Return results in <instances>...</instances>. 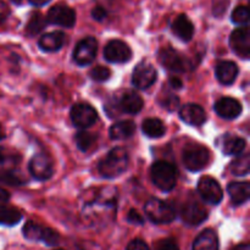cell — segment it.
<instances>
[{
    "instance_id": "obj_1",
    "label": "cell",
    "mask_w": 250,
    "mask_h": 250,
    "mask_svg": "<svg viewBox=\"0 0 250 250\" xmlns=\"http://www.w3.org/2000/svg\"><path fill=\"white\" fill-rule=\"evenodd\" d=\"M128 166V153L124 148H115L99 164V172L105 178H115Z\"/></svg>"
},
{
    "instance_id": "obj_2",
    "label": "cell",
    "mask_w": 250,
    "mask_h": 250,
    "mask_svg": "<svg viewBox=\"0 0 250 250\" xmlns=\"http://www.w3.org/2000/svg\"><path fill=\"white\" fill-rule=\"evenodd\" d=\"M151 181L163 192H170L175 188L177 180V170L168 161H155L150 170Z\"/></svg>"
},
{
    "instance_id": "obj_3",
    "label": "cell",
    "mask_w": 250,
    "mask_h": 250,
    "mask_svg": "<svg viewBox=\"0 0 250 250\" xmlns=\"http://www.w3.org/2000/svg\"><path fill=\"white\" fill-rule=\"evenodd\" d=\"M144 212L151 222L158 225L170 224L175 220L176 210L165 200L151 198L144 205Z\"/></svg>"
},
{
    "instance_id": "obj_4",
    "label": "cell",
    "mask_w": 250,
    "mask_h": 250,
    "mask_svg": "<svg viewBox=\"0 0 250 250\" xmlns=\"http://www.w3.org/2000/svg\"><path fill=\"white\" fill-rule=\"evenodd\" d=\"M210 153L208 148L200 144H188L182 151L183 165L187 170L197 172L209 164Z\"/></svg>"
},
{
    "instance_id": "obj_5",
    "label": "cell",
    "mask_w": 250,
    "mask_h": 250,
    "mask_svg": "<svg viewBox=\"0 0 250 250\" xmlns=\"http://www.w3.org/2000/svg\"><path fill=\"white\" fill-rule=\"evenodd\" d=\"M46 22L65 28H72L76 23V12L66 4H56L48 11Z\"/></svg>"
},
{
    "instance_id": "obj_6",
    "label": "cell",
    "mask_w": 250,
    "mask_h": 250,
    "mask_svg": "<svg viewBox=\"0 0 250 250\" xmlns=\"http://www.w3.org/2000/svg\"><path fill=\"white\" fill-rule=\"evenodd\" d=\"M98 51V42L94 37H85L73 50V61L80 66H87L94 61Z\"/></svg>"
},
{
    "instance_id": "obj_7",
    "label": "cell",
    "mask_w": 250,
    "mask_h": 250,
    "mask_svg": "<svg viewBox=\"0 0 250 250\" xmlns=\"http://www.w3.org/2000/svg\"><path fill=\"white\" fill-rule=\"evenodd\" d=\"M158 73L155 67L148 61H142L134 68L132 73V84L141 90H146L150 88L155 83Z\"/></svg>"
},
{
    "instance_id": "obj_8",
    "label": "cell",
    "mask_w": 250,
    "mask_h": 250,
    "mask_svg": "<svg viewBox=\"0 0 250 250\" xmlns=\"http://www.w3.org/2000/svg\"><path fill=\"white\" fill-rule=\"evenodd\" d=\"M159 61L161 65L172 72H186L190 68V63L182 54L172 48H165L159 53Z\"/></svg>"
},
{
    "instance_id": "obj_9",
    "label": "cell",
    "mask_w": 250,
    "mask_h": 250,
    "mask_svg": "<svg viewBox=\"0 0 250 250\" xmlns=\"http://www.w3.org/2000/svg\"><path fill=\"white\" fill-rule=\"evenodd\" d=\"M71 121L78 128H88L93 126L98 120V114L93 106L87 103H80L73 105L70 112Z\"/></svg>"
},
{
    "instance_id": "obj_10",
    "label": "cell",
    "mask_w": 250,
    "mask_h": 250,
    "mask_svg": "<svg viewBox=\"0 0 250 250\" xmlns=\"http://www.w3.org/2000/svg\"><path fill=\"white\" fill-rule=\"evenodd\" d=\"M198 193L204 202L211 205L220 204L222 198H224V192H222L219 182L212 177H209V176H205L199 180Z\"/></svg>"
},
{
    "instance_id": "obj_11",
    "label": "cell",
    "mask_w": 250,
    "mask_h": 250,
    "mask_svg": "<svg viewBox=\"0 0 250 250\" xmlns=\"http://www.w3.org/2000/svg\"><path fill=\"white\" fill-rule=\"evenodd\" d=\"M28 170L31 175L38 181H46L53 176L54 166L50 156L46 154H37L29 161Z\"/></svg>"
},
{
    "instance_id": "obj_12",
    "label": "cell",
    "mask_w": 250,
    "mask_h": 250,
    "mask_svg": "<svg viewBox=\"0 0 250 250\" xmlns=\"http://www.w3.org/2000/svg\"><path fill=\"white\" fill-rule=\"evenodd\" d=\"M104 56L109 62L125 63L132 58V50L125 42L115 39L109 42L104 49Z\"/></svg>"
},
{
    "instance_id": "obj_13",
    "label": "cell",
    "mask_w": 250,
    "mask_h": 250,
    "mask_svg": "<svg viewBox=\"0 0 250 250\" xmlns=\"http://www.w3.org/2000/svg\"><path fill=\"white\" fill-rule=\"evenodd\" d=\"M229 45L232 50L241 56L242 59H248L250 56V32L248 26L234 29L229 36Z\"/></svg>"
},
{
    "instance_id": "obj_14",
    "label": "cell",
    "mask_w": 250,
    "mask_h": 250,
    "mask_svg": "<svg viewBox=\"0 0 250 250\" xmlns=\"http://www.w3.org/2000/svg\"><path fill=\"white\" fill-rule=\"evenodd\" d=\"M181 219L188 226H198L208 219V211L197 202H187L181 209Z\"/></svg>"
},
{
    "instance_id": "obj_15",
    "label": "cell",
    "mask_w": 250,
    "mask_h": 250,
    "mask_svg": "<svg viewBox=\"0 0 250 250\" xmlns=\"http://www.w3.org/2000/svg\"><path fill=\"white\" fill-rule=\"evenodd\" d=\"M143 99L133 90H125L119 97L117 107L125 114L136 115L143 109Z\"/></svg>"
},
{
    "instance_id": "obj_16",
    "label": "cell",
    "mask_w": 250,
    "mask_h": 250,
    "mask_svg": "<svg viewBox=\"0 0 250 250\" xmlns=\"http://www.w3.org/2000/svg\"><path fill=\"white\" fill-rule=\"evenodd\" d=\"M242 104L231 97L221 98L215 104V111L219 116L226 120L237 119L242 114Z\"/></svg>"
},
{
    "instance_id": "obj_17",
    "label": "cell",
    "mask_w": 250,
    "mask_h": 250,
    "mask_svg": "<svg viewBox=\"0 0 250 250\" xmlns=\"http://www.w3.org/2000/svg\"><path fill=\"white\" fill-rule=\"evenodd\" d=\"M180 117L189 126H202L207 121L205 110L198 104H186L181 107Z\"/></svg>"
},
{
    "instance_id": "obj_18",
    "label": "cell",
    "mask_w": 250,
    "mask_h": 250,
    "mask_svg": "<svg viewBox=\"0 0 250 250\" xmlns=\"http://www.w3.org/2000/svg\"><path fill=\"white\" fill-rule=\"evenodd\" d=\"M171 29H172L173 34L183 42L192 41L193 36H194V24L185 14H181L176 17L175 21L172 22Z\"/></svg>"
},
{
    "instance_id": "obj_19",
    "label": "cell",
    "mask_w": 250,
    "mask_h": 250,
    "mask_svg": "<svg viewBox=\"0 0 250 250\" xmlns=\"http://www.w3.org/2000/svg\"><path fill=\"white\" fill-rule=\"evenodd\" d=\"M66 36L60 31L49 32V33L43 34L38 42L39 48L46 53H54L62 48L65 43Z\"/></svg>"
},
{
    "instance_id": "obj_20",
    "label": "cell",
    "mask_w": 250,
    "mask_h": 250,
    "mask_svg": "<svg viewBox=\"0 0 250 250\" xmlns=\"http://www.w3.org/2000/svg\"><path fill=\"white\" fill-rule=\"evenodd\" d=\"M215 73L221 84L231 85L238 76V66L233 61H221L216 65Z\"/></svg>"
},
{
    "instance_id": "obj_21",
    "label": "cell",
    "mask_w": 250,
    "mask_h": 250,
    "mask_svg": "<svg viewBox=\"0 0 250 250\" xmlns=\"http://www.w3.org/2000/svg\"><path fill=\"white\" fill-rule=\"evenodd\" d=\"M192 250H219V237L212 229H204L195 238Z\"/></svg>"
},
{
    "instance_id": "obj_22",
    "label": "cell",
    "mask_w": 250,
    "mask_h": 250,
    "mask_svg": "<svg viewBox=\"0 0 250 250\" xmlns=\"http://www.w3.org/2000/svg\"><path fill=\"white\" fill-rule=\"evenodd\" d=\"M136 132V125L131 120L126 121H119L112 125L109 129L110 138L114 141H124V139L131 138Z\"/></svg>"
},
{
    "instance_id": "obj_23",
    "label": "cell",
    "mask_w": 250,
    "mask_h": 250,
    "mask_svg": "<svg viewBox=\"0 0 250 250\" xmlns=\"http://www.w3.org/2000/svg\"><path fill=\"white\" fill-rule=\"evenodd\" d=\"M227 190L233 204L241 205L248 202L250 197L249 182H232L227 186Z\"/></svg>"
},
{
    "instance_id": "obj_24",
    "label": "cell",
    "mask_w": 250,
    "mask_h": 250,
    "mask_svg": "<svg viewBox=\"0 0 250 250\" xmlns=\"http://www.w3.org/2000/svg\"><path fill=\"white\" fill-rule=\"evenodd\" d=\"M247 146V142L244 138L233 136V134H226L222 138L221 149L225 155H239L243 153Z\"/></svg>"
},
{
    "instance_id": "obj_25",
    "label": "cell",
    "mask_w": 250,
    "mask_h": 250,
    "mask_svg": "<svg viewBox=\"0 0 250 250\" xmlns=\"http://www.w3.org/2000/svg\"><path fill=\"white\" fill-rule=\"evenodd\" d=\"M142 131L149 138H160L166 133V127L159 119H146L142 124Z\"/></svg>"
},
{
    "instance_id": "obj_26",
    "label": "cell",
    "mask_w": 250,
    "mask_h": 250,
    "mask_svg": "<svg viewBox=\"0 0 250 250\" xmlns=\"http://www.w3.org/2000/svg\"><path fill=\"white\" fill-rule=\"evenodd\" d=\"M229 170L234 176L243 177L247 176L250 171V156L249 154H239L231 164H229Z\"/></svg>"
},
{
    "instance_id": "obj_27",
    "label": "cell",
    "mask_w": 250,
    "mask_h": 250,
    "mask_svg": "<svg viewBox=\"0 0 250 250\" xmlns=\"http://www.w3.org/2000/svg\"><path fill=\"white\" fill-rule=\"evenodd\" d=\"M22 220V214L17 209L6 205H0V225L15 226Z\"/></svg>"
},
{
    "instance_id": "obj_28",
    "label": "cell",
    "mask_w": 250,
    "mask_h": 250,
    "mask_svg": "<svg viewBox=\"0 0 250 250\" xmlns=\"http://www.w3.org/2000/svg\"><path fill=\"white\" fill-rule=\"evenodd\" d=\"M48 22H46V19L41 14V12H33L29 19L28 23L26 26V33L28 34L29 37H33L36 34L41 33L44 28L46 27Z\"/></svg>"
},
{
    "instance_id": "obj_29",
    "label": "cell",
    "mask_w": 250,
    "mask_h": 250,
    "mask_svg": "<svg viewBox=\"0 0 250 250\" xmlns=\"http://www.w3.org/2000/svg\"><path fill=\"white\" fill-rule=\"evenodd\" d=\"M27 180L20 172L15 170H0V185L23 186Z\"/></svg>"
},
{
    "instance_id": "obj_30",
    "label": "cell",
    "mask_w": 250,
    "mask_h": 250,
    "mask_svg": "<svg viewBox=\"0 0 250 250\" xmlns=\"http://www.w3.org/2000/svg\"><path fill=\"white\" fill-rule=\"evenodd\" d=\"M44 232H45V227L41 226L37 222L28 221L23 226V236L28 241L42 242L43 241Z\"/></svg>"
},
{
    "instance_id": "obj_31",
    "label": "cell",
    "mask_w": 250,
    "mask_h": 250,
    "mask_svg": "<svg viewBox=\"0 0 250 250\" xmlns=\"http://www.w3.org/2000/svg\"><path fill=\"white\" fill-rule=\"evenodd\" d=\"M76 144L81 151H88L93 146L95 142L94 134L87 131H80L75 137Z\"/></svg>"
},
{
    "instance_id": "obj_32",
    "label": "cell",
    "mask_w": 250,
    "mask_h": 250,
    "mask_svg": "<svg viewBox=\"0 0 250 250\" xmlns=\"http://www.w3.org/2000/svg\"><path fill=\"white\" fill-rule=\"evenodd\" d=\"M231 20L233 23L239 24V26H248L249 22V9L247 5H241L237 6L232 12Z\"/></svg>"
},
{
    "instance_id": "obj_33",
    "label": "cell",
    "mask_w": 250,
    "mask_h": 250,
    "mask_svg": "<svg viewBox=\"0 0 250 250\" xmlns=\"http://www.w3.org/2000/svg\"><path fill=\"white\" fill-rule=\"evenodd\" d=\"M21 161V156L16 151L0 148V166H15Z\"/></svg>"
},
{
    "instance_id": "obj_34",
    "label": "cell",
    "mask_w": 250,
    "mask_h": 250,
    "mask_svg": "<svg viewBox=\"0 0 250 250\" xmlns=\"http://www.w3.org/2000/svg\"><path fill=\"white\" fill-rule=\"evenodd\" d=\"M89 75L92 77V80L95 81V82H105V81H107L110 78L111 71L107 67H105V66H97V67L90 70Z\"/></svg>"
},
{
    "instance_id": "obj_35",
    "label": "cell",
    "mask_w": 250,
    "mask_h": 250,
    "mask_svg": "<svg viewBox=\"0 0 250 250\" xmlns=\"http://www.w3.org/2000/svg\"><path fill=\"white\" fill-rule=\"evenodd\" d=\"M160 104L168 111H175L180 106V99L175 94H166L160 99Z\"/></svg>"
},
{
    "instance_id": "obj_36",
    "label": "cell",
    "mask_w": 250,
    "mask_h": 250,
    "mask_svg": "<svg viewBox=\"0 0 250 250\" xmlns=\"http://www.w3.org/2000/svg\"><path fill=\"white\" fill-rule=\"evenodd\" d=\"M42 242L45 243L46 246L54 247L56 244H59V242H60V236H59V233L56 231L49 229V227H45V232H44V237Z\"/></svg>"
},
{
    "instance_id": "obj_37",
    "label": "cell",
    "mask_w": 250,
    "mask_h": 250,
    "mask_svg": "<svg viewBox=\"0 0 250 250\" xmlns=\"http://www.w3.org/2000/svg\"><path fill=\"white\" fill-rule=\"evenodd\" d=\"M229 0H215L214 7H212L215 16H222L225 14L227 6H229Z\"/></svg>"
},
{
    "instance_id": "obj_38",
    "label": "cell",
    "mask_w": 250,
    "mask_h": 250,
    "mask_svg": "<svg viewBox=\"0 0 250 250\" xmlns=\"http://www.w3.org/2000/svg\"><path fill=\"white\" fill-rule=\"evenodd\" d=\"M158 250H180V248H178L175 239L167 238L164 239V241H161L160 243H159Z\"/></svg>"
},
{
    "instance_id": "obj_39",
    "label": "cell",
    "mask_w": 250,
    "mask_h": 250,
    "mask_svg": "<svg viewBox=\"0 0 250 250\" xmlns=\"http://www.w3.org/2000/svg\"><path fill=\"white\" fill-rule=\"evenodd\" d=\"M127 221L131 222V224H136V225H143L144 224L143 216H142V215L134 209L129 210L128 215H127Z\"/></svg>"
},
{
    "instance_id": "obj_40",
    "label": "cell",
    "mask_w": 250,
    "mask_h": 250,
    "mask_svg": "<svg viewBox=\"0 0 250 250\" xmlns=\"http://www.w3.org/2000/svg\"><path fill=\"white\" fill-rule=\"evenodd\" d=\"M126 250H150V248L142 239H133L132 242H129Z\"/></svg>"
},
{
    "instance_id": "obj_41",
    "label": "cell",
    "mask_w": 250,
    "mask_h": 250,
    "mask_svg": "<svg viewBox=\"0 0 250 250\" xmlns=\"http://www.w3.org/2000/svg\"><path fill=\"white\" fill-rule=\"evenodd\" d=\"M92 17L95 21L102 22L107 17V11L103 6H95L94 9L92 10Z\"/></svg>"
},
{
    "instance_id": "obj_42",
    "label": "cell",
    "mask_w": 250,
    "mask_h": 250,
    "mask_svg": "<svg viewBox=\"0 0 250 250\" xmlns=\"http://www.w3.org/2000/svg\"><path fill=\"white\" fill-rule=\"evenodd\" d=\"M168 84L171 85V88H173V89H181L183 85L182 81L180 80V78L177 77H171L170 80H168Z\"/></svg>"
},
{
    "instance_id": "obj_43",
    "label": "cell",
    "mask_w": 250,
    "mask_h": 250,
    "mask_svg": "<svg viewBox=\"0 0 250 250\" xmlns=\"http://www.w3.org/2000/svg\"><path fill=\"white\" fill-rule=\"evenodd\" d=\"M10 199V194L7 190L0 188V203H6Z\"/></svg>"
},
{
    "instance_id": "obj_44",
    "label": "cell",
    "mask_w": 250,
    "mask_h": 250,
    "mask_svg": "<svg viewBox=\"0 0 250 250\" xmlns=\"http://www.w3.org/2000/svg\"><path fill=\"white\" fill-rule=\"evenodd\" d=\"M29 2H31L33 6H43V5L48 4V2H50L51 0H28Z\"/></svg>"
},
{
    "instance_id": "obj_45",
    "label": "cell",
    "mask_w": 250,
    "mask_h": 250,
    "mask_svg": "<svg viewBox=\"0 0 250 250\" xmlns=\"http://www.w3.org/2000/svg\"><path fill=\"white\" fill-rule=\"evenodd\" d=\"M232 250H250V248H249L248 244H241V246L234 247V248Z\"/></svg>"
},
{
    "instance_id": "obj_46",
    "label": "cell",
    "mask_w": 250,
    "mask_h": 250,
    "mask_svg": "<svg viewBox=\"0 0 250 250\" xmlns=\"http://www.w3.org/2000/svg\"><path fill=\"white\" fill-rule=\"evenodd\" d=\"M5 138V133H4V131H2V128H1V125H0V141H1V139H4Z\"/></svg>"
},
{
    "instance_id": "obj_47",
    "label": "cell",
    "mask_w": 250,
    "mask_h": 250,
    "mask_svg": "<svg viewBox=\"0 0 250 250\" xmlns=\"http://www.w3.org/2000/svg\"><path fill=\"white\" fill-rule=\"evenodd\" d=\"M12 2H14V4H16V5H20L22 2V0H11Z\"/></svg>"
},
{
    "instance_id": "obj_48",
    "label": "cell",
    "mask_w": 250,
    "mask_h": 250,
    "mask_svg": "<svg viewBox=\"0 0 250 250\" xmlns=\"http://www.w3.org/2000/svg\"><path fill=\"white\" fill-rule=\"evenodd\" d=\"M58 250H61V249H58Z\"/></svg>"
}]
</instances>
